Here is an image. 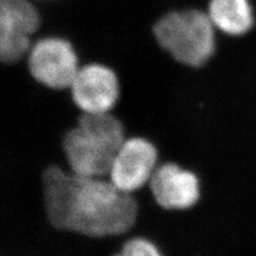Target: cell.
<instances>
[{"label":"cell","instance_id":"277c9868","mask_svg":"<svg viewBox=\"0 0 256 256\" xmlns=\"http://www.w3.org/2000/svg\"><path fill=\"white\" fill-rule=\"evenodd\" d=\"M29 70L36 82L50 89L70 88L79 70L70 43L60 38H46L31 47Z\"/></svg>","mask_w":256,"mask_h":256},{"label":"cell","instance_id":"6da1fadb","mask_svg":"<svg viewBox=\"0 0 256 256\" xmlns=\"http://www.w3.org/2000/svg\"><path fill=\"white\" fill-rule=\"evenodd\" d=\"M42 184L46 217L57 230L106 238L127 233L137 220L134 198L118 190L110 180L50 166L43 172Z\"/></svg>","mask_w":256,"mask_h":256},{"label":"cell","instance_id":"7a4b0ae2","mask_svg":"<svg viewBox=\"0 0 256 256\" xmlns=\"http://www.w3.org/2000/svg\"><path fill=\"white\" fill-rule=\"evenodd\" d=\"M126 140L121 121L111 112L82 114L63 139V150L70 172L105 178L120 148Z\"/></svg>","mask_w":256,"mask_h":256},{"label":"cell","instance_id":"52a82bcc","mask_svg":"<svg viewBox=\"0 0 256 256\" xmlns=\"http://www.w3.org/2000/svg\"><path fill=\"white\" fill-rule=\"evenodd\" d=\"M70 89L75 105L84 114H107L118 98L116 75L100 64L79 68Z\"/></svg>","mask_w":256,"mask_h":256},{"label":"cell","instance_id":"30bf717a","mask_svg":"<svg viewBox=\"0 0 256 256\" xmlns=\"http://www.w3.org/2000/svg\"><path fill=\"white\" fill-rule=\"evenodd\" d=\"M114 256H164L150 240L141 237L132 238L123 244L121 251Z\"/></svg>","mask_w":256,"mask_h":256},{"label":"cell","instance_id":"5b68a950","mask_svg":"<svg viewBox=\"0 0 256 256\" xmlns=\"http://www.w3.org/2000/svg\"><path fill=\"white\" fill-rule=\"evenodd\" d=\"M40 15L28 0H0V60L11 64L30 52Z\"/></svg>","mask_w":256,"mask_h":256},{"label":"cell","instance_id":"3957f363","mask_svg":"<svg viewBox=\"0 0 256 256\" xmlns=\"http://www.w3.org/2000/svg\"><path fill=\"white\" fill-rule=\"evenodd\" d=\"M154 34L159 45L184 66H202L214 52V26L203 11L168 13L155 24Z\"/></svg>","mask_w":256,"mask_h":256},{"label":"cell","instance_id":"9c48e42d","mask_svg":"<svg viewBox=\"0 0 256 256\" xmlns=\"http://www.w3.org/2000/svg\"><path fill=\"white\" fill-rule=\"evenodd\" d=\"M207 14L214 26L228 36H244L254 26L249 0H210Z\"/></svg>","mask_w":256,"mask_h":256},{"label":"cell","instance_id":"8992f818","mask_svg":"<svg viewBox=\"0 0 256 256\" xmlns=\"http://www.w3.org/2000/svg\"><path fill=\"white\" fill-rule=\"evenodd\" d=\"M158 152L148 140L134 137L124 141L109 171V180L122 192L132 194L153 176L157 166Z\"/></svg>","mask_w":256,"mask_h":256},{"label":"cell","instance_id":"ba28073f","mask_svg":"<svg viewBox=\"0 0 256 256\" xmlns=\"http://www.w3.org/2000/svg\"><path fill=\"white\" fill-rule=\"evenodd\" d=\"M148 187L155 202L166 210H187L200 198V182L196 173L174 162L156 168Z\"/></svg>","mask_w":256,"mask_h":256}]
</instances>
